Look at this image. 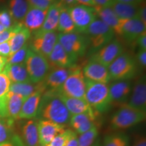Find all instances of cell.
Listing matches in <instances>:
<instances>
[{
  "label": "cell",
  "mask_w": 146,
  "mask_h": 146,
  "mask_svg": "<svg viewBox=\"0 0 146 146\" xmlns=\"http://www.w3.org/2000/svg\"><path fill=\"white\" fill-rule=\"evenodd\" d=\"M36 116L66 126L69 123L71 114L60 100L58 90L47 89L42 95Z\"/></svg>",
  "instance_id": "obj_1"
},
{
  "label": "cell",
  "mask_w": 146,
  "mask_h": 146,
  "mask_svg": "<svg viewBox=\"0 0 146 146\" xmlns=\"http://www.w3.org/2000/svg\"><path fill=\"white\" fill-rule=\"evenodd\" d=\"M85 100L96 113L107 112L111 108L109 86L107 84L89 81L85 78Z\"/></svg>",
  "instance_id": "obj_2"
},
{
  "label": "cell",
  "mask_w": 146,
  "mask_h": 146,
  "mask_svg": "<svg viewBox=\"0 0 146 146\" xmlns=\"http://www.w3.org/2000/svg\"><path fill=\"white\" fill-rule=\"evenodd\" d=\"M110 79L129 81L136 75L137 63L131 55L123 53L108 67Z\"/></svg>",
  "instance_id": "obj_3"
},
{
  "label": "cell",
  "mask_w": 146,
  "mask_h": 146,
  "mask_svg": "<svg viewBox=\"0 0 146 146\" xmlns=\"http://www.w3.org/2000/svg\"><path fill=\"white\" fill-rule=\"evenodd\" d=\"M146 113L125 105L113 115L110 127L113 130H123L141 123L145 120Z\"/></svg>",
  "instance_id": "obj_4"
},
{
  "label": "cell",
  "mask_w": 146,
  "mask_h": 146,
  "mask_svg": "<svg viewBox=\"0 0 146 146\" xmlns=\"http://www.w3.org/2000/svg\"><path fill=\"white\" fill-rule=\"evenodd\" d=\"M85 33L88 35L89 43L94 52L112 41L115 35L114 31L98 18L91 24Z\"/></svg>",
  "instance_id": "obj_5"
},
{
  "label": "cell",
  "mask_w": 146,
  "mask_h": 146,
  "mask_svg": "<svg viewBox=\"0 0 146 146\" xmlns=\"http://www.w3.org/2000/svg\"><path fill=\"white\" fill-rule=\"evenodd\" d=\"M58 41L74 62L78 58L84 56L89 44L88 39L78 33H59Z\"/></svg>",
  "instance_id": "obj_6"
},
{
  "label": "cell",
  "mask_w": 146,
  "mask_h": 146,
  "mask_svg": "<svg viewBox=\"0 0 146 146\" xmlns=\"http://www.w3.org/2000/svg\"><path fill=\"white\" fill-rule=\"evenodd\" d=\"M86 84L82 68L74 66L72 72L58 91L70 98L85 99Z\"/></svg>",
  "instance_id": "obj_7"
},
{
  "label": "cell",
  "mask_w": 146,
  "mask_h": 146,
  "mask_svg": "<svg viewBox=\"0 0 146 146\" xmlns=\"http://www.w3.org/2000/svg\"><path fill=\"white\" fill-rule=\"evenodd\" d=\"M25 65L30 81L34 84L39 83L44 81L50 70L48 60L33 52L30 48L25 61Z\"/></svg>",
  "instance_id": "obj_8"
},
{
  "label": "cell",
  "mask_w": 146,
  "mask_h": 146,
  "mask_svg": "<svg viewBox=\"0 0 146 146\" xmlns=\"http://www.w3.org/2000/svg\"><path fill=\"white\" fill-rule=\"evenodd\" d=\"M68 9L75 26L76 33H85L91 24L98 17L96 10L93 7L75 5Z\"/></svg>",
  "instance_id": "obj_9"
},
{
  "label": "cell",
  "mask_w": 146,
  "mask_h": 146,
  "mask_svg": "<svg viewBox=\"0 0 146 146\" xmlns=\"http://www.w3.org/2000/svg\"><path fill=\"white\" fill-rule=\"evenodd\" d=\"M33 39L29 48L33 52L41 55L45 58L49 57L58 41V34L56 32L33 33Z\"/></svg>",
  "instance_id": "obj_10"
},
{
  "label": "cell",
  "mask_w": 146,
  "mask_h": 146,
  "mask_svg": "<svg viewBox=\"0 0 146 146\" xmlns=\"http://www.w3.org/2000/svg\"><path fill=\"white\" fill-rule=\"evenodd\" d=\"M123 51L121 43L117 39H114L95 52L90 60L101 64L108 68L118 56L123 54Z\"/></svg>",
  "instance_id": "obj_11"
},
{
  "label": "cell",
  "mask_w": 146,
  "mask_h": 146,
  "mask_svg": "<svg viewBox=\"0 0 146 146\" xmlns=\"http://www.w3.org/2000/svg\"><path fill=\"white\" fill-rule=\"evenodd\" d=\"M132 86L129 81H116L109 87L110 99L112 106L120 108L127 105L129 100Z\"/></svg>",
  "instance_id": "obj_12"
},
{
  "label": "cell",
  "mask_w": 146,
  "mask_h": 146,
  "mask_svg": "<svg viewBox=\"0 0 146 146\" xmlns=\"http://www.w3.org/2000/svg\"><path fill=\"white\" fill-rule=\"evenodd\" d=\"M38 133L41 146H46L55 137L66 130V126L47 120H38Z\"/></svg>",
  "instance_id": "obj_13"
},
{
  "label": "cell",
  "mask_w": 146,
  "mask_h": 146,
  "mask_svg": "<svg viewBox=\"0 0 146 146\" xmlns=\"http://www.w3.org/2000/svg\"><path fill=\"white\" fill-rule=\"evenodd\" d=\"M128 106L142 112L146 111V80L143 75L137 80L133 85L132 94L129 98Z\"/></svg>",
  "instance_id": "obj_14"
},
{
  "label": "cell",
  "mask_w": 146,
  "mask_h": 146,
  "mask_svg": "<svg viewBox=\"0 0 146 146\" xmlns=\"http://www.w3.org/2000/svg\"><path fill=\"white\" fill-rule=\"evenodd\" d=\"M82 70L85 78L89 81L107 84L111 80L108 68L96 62L89 60Z\"/></svg>",
  "instance_id": "obj_15"
},
{
  "label": "cell",
  "mask_w": 146,
  "mask_h": 146,
  "mask_svg": "<svg viewBox=\"0 0 146 146\" xmlns=\"http://www.w3.org/2000/svg\"><path fill=\"white\" fill-rule=\"evenodd\" d=\"M146 26L139 18L130 20H121V36L128 42H133L145 32Z\"/></svg>",
  "instance_id": "obj_16"
},
{
  "label": "cell",
  "mask_w": 146,
  "mask_h": 146,
  "mask_svg": "<svg viewBox=\"0 0 146 146\" xmlns=\"http://www.w3.org/2000/svg\"><path fill=\"white\" fill-rule=\"evenodd\" d=\"M38 120L34 118L27 120L21 128L20 140L23 146H41L38 133Z\"/></svg>",
  "instance_id": "obj_17"
},
{
  "label": "cell",
  "mask_w": 146,
  "mask_h": 146,
  "mask_svg": "<svg viewBox=\"0 0 146 146\" xmlns=\"http://www.w3.org/2000/svg\"><path fill=\"white\" fill-rule=\"evenodd\" d=\"M45 91V89H39L27 98L20 112L19 119L30 120L36 117L42 95Z\"/></svg>",
  "instance_id": "obj_18"
},
{
  "label": "cell",
  "mask_w": 146,
  "mask_h": 146,
  "mask_svg": "<svg viewBox=\"0 0 146 146\" xmlns=\"http://www.w3.org/2000/svg\"><path fill=\"white\" fill-rule=\"evenodd\" d=\"M74 66L70 68H54L49 71L43 81L46 90H58L72 72Z\"/></svg>",
  "instance_id": "obj_19"
},
{
  "label": "cell",
  "mask_w": 146,
  "mask_h": 146,
  "mask_svg": "<svg viewBox=\"0 0 146 146\" xmlns=\"http://www.w3.org/2000/svg\"><path fill=\"white\" fill-rule=\"evenodd\" d=\"M96 113H83L71 116L69 123L76 134L81 135L96 126Z\"/></svg>",
  "instance_id": "obj_20"
},
{
  "label": "cell",
  "mask_w": 146,
  "mask_h": 146,
  "mask_svg": "<svg viewBox=\"0 0 146 146\" xmlns=\"http://www.w3.org/2000/svg\"><path fill=\"white\" fill-rule=\"evenodd\" d=\"M62 6L63 5L57 1L52 3L49 7L46 17L42 27L39 30L33 33H42L47 32H56L58 29L60 13Z\"/></svg>",
  "instance_id": "obj_21"
},
{
  "label": "cell",
  "mask_w": 146,
  "mask_h": 146,
  "mask_svg": "<svg viewBox=\"0 0 146 146\" xmlns=\"http://www.w3.org/2000/svg\"><path fill=\"white\" fill-rule=\"evenodd\" d=\"M47 60L53 68H70L74 66L75 63L58 41L55 45Z\"/></svg>",
  "instance_id": "obj_22"
},
{
  "label": "cell",
  "mask_w": 146,
  "mask_h": 146,
  "mask_svg": "<svg viewBox=\"0 0 146 146\" xmlns=\"http://www.w3.org/2000/svg\"><path fill=\"white\" fill-rule=\"evenodd\" d=\"M47 10L29 7V9L23 21V25L31 32H35L41 28L46 17Z\"/></svg>",
  "instance_id": "obj_23"
},
{
  "label": "cell",
  "mask_w": 146,
  "mask_h": 146,
  "mask_svg": "<svg viewBox=\"0 0 146 146\" xmlns=\"http://www.w3.org/2000/svg\"><path fill=\"white\" fill-rule=\"evenodd\" d=\"M94 8L99 19L110 27L115 35L121 36V20L118 18L111 7H94Z\"/></svg>",
  "instance_id": "obj_24"
},
{
  "label": "cell",
  "mask_w": 146,
  "mask_h": 146,
  "mask_svg": "<svg viewBox=\"0 0 146 146\" xmlns=\"http://www.w3.org/2000/svg\"><path fill=\"white\" fill-rule=\"evenodd\" d=\"M58 94H59L60 100L64 104L65 106L68 109L71 116L83 114V113L95 112L94 110L91 108V107L85 99L70 98V97H67L60 94L59 92H58Z\"/></svg>",
  "instance_id": "obj_25"
},
{
  "label": "cell",
  "mask_w": 146,
  "mask_h": 146,
  "mask_svg": "<svg viewBox=\"0 0 146 146\" xmlns=\"http://www.w3.org/2000/svg\"><path fill=\"white\" fill-rule=\"evenodd\" d=\"M10 78L11 83H31L27 70L25 63L10 64L7 63L3 72Z\"/></svg>",
  "instance_id": "obj_26"
},
{
  "label": "cell",
  "mask_w": 146,
  "mask_h": 146,
  "mask_svg": "<svg viewBox=\"0 0 146 146\" xmlns=\"http://www.w3.org/2000/svg\"><path fill=\"white\" fill-rule=\"evenodd\" d=\"M141 4H129L115 1L110 7L119 19L130 20L139 18V12Z\"/></svg>",
  "instance_id": "obj_27"
},
{
  "label": "cell",
  "mask_w": 146,
  "mask_h": 146,
  "mask_svg": "<svg viewBox=\"0 0 146 146\" xmlns=\"http://www.w3.org/2000/svg\"><path fill=\"white\" fill-rule=\"evenodd\" d=\"M27 98L9 91L6 96V109L8 118L15 121L19 119L22 107Z\"/></svg>",
  "instance_id": "obj_28"
},
{
  "label": "cell",
  "mask_w": 146,
  "mask_h": 146,
  "mask_svg": "<svg viewBox=\"0 0 146 146\" xmlns=\"http://www.w3.org/2000/svg\"><path fill=\"white\" fill-rule=\"evenodd\" d=\"M29 7L27 0H9L8 9L14 23H23Z\"/></svg>",
  "instance_id": "obj_29"
},
{
  "label": "cell",
  "mask_w": 146,
  "mask_h": 146,
  "mask_svg": "<svg viewBox=\"0 0 146 146\" xmlns=\"http://www.w3.org/2000/svg\"><path fill=\"white\" fill-rule=\"evenodd\" d=\"M41 89H45L46 90L43 81L37 84L32 83H11L10 91L27 98L36 91Z\"/></svg>",
  "instance_id": "obj_30"
},
{
  "label": "cell",
  "mask_w": 146,
  "mask_h": 146,
  "mask_svg": "<svg viewBox=\"0 0 146 146\" xmlns=\"http://www.w3.org/2000/svg\"><path fill=\"white\" fill-rule=\"evenodd\" d=\"M57 31L62 34L76 33L75 26L66 7L62 6L60 11Z\"/></svg>",
  "instance_id": "obj_31"
},
{
  "label": "cell",
  "mask_w": 146,
  "mask_h": 146,
  "mask_svg": "<svg viewBox=\"0 0 146 146\" xmlns=\"http://www.w3.org/2000/svg\"><path fill=\"white\" fill-rule=\"evenodd\" d=\"M31 32L29 29L25 28L23 25V27L9 40L11 55L17 52L26 44L29 38L31 37Z\"/></svg>",
  "instance_id": "obj_32"
},
{
  "label": "cell",
  "mask_w": 146,
  "mask_h": 146,
  "mask_svg": "<svg viewBox=\"0 0 146 146\" xmlns=\"http://www.w3.org/2000/svg\"><path fill=\"white\" fill-rule=\"evenodd\" d=\"M14 123V121L9 118H0V145L13 138Z\"/></svg>",
  "instance_id": "obj_33"
},
{
  "label": "cell",
  "mask_w": 146,
  "mask_h": 146,
  "mask_svg": "<svg viewBox=\"0 0 146 146\" xmlns=\"http://www.w3.org/2000/svg\"><path fill=\"white\" fill-rule=\"evenodd\" d=\"M103 146H129V138L125 133L118 132L107 135L104 137Z\"/></svg>",
  "instance_id": "obj_34"
},
{
  "label": "cell",
  "mask_w": 146,
  "mask_h": 146,
  "mask_svg": "<svg viewBox=\"0 0 146 146\" xmlns=\"http://www.w3.org/2000/svg\"><path fill=\"white\" fill-rule=\"evenodd\" d=\"M98 129L96 126L90 130L81 134L78 137V146H91L98 136Z\"/></svg>",
  "instance_id": "obj_35"
},
{
  "label": "cell",
  "mask_w": 146,
  "mask_h": 146,
  "mask_svg": "<svg viewBox=\"0 0 146 146\" xmlns=\"http://www.w3.org/2000/svg\"><path fill=\"white\" fill-rule=\"evenodd\" d=\"M29 50V45L26 43L22 48L7 58V63L10 64L25 63L27 54Z\"/></svg>",
  "instance_id": "obj_36"
},
{
  "label": "cell",
  "mask_w": 146,
  "mask_h": 146,
  "mask_svg": "<svg viewBox=\"0 0 146 146\" xmlns=\"http://www.w3.org/2000/svg\"><path fill=\"white\" fill-rule=\"evenodd\" d=\"M74 132L72 129H66L63 133L55 137L46 146H66L69 138Z\"/></svg>",
  "instance_id": "obj_37"
},
{
  "label": "cell",
  "mask_w": 146,
  "mask_h": 146,
  "mask_svg": "<svg viewBox=\"0 0 146 146\" xmlns=\"http://www.w3.org/2000/svg\"><path fill=\"white\" fill-rule=\"evenodd\" d=\"M23 27V23H15L10 29H5L3 31L0 33V44L9 41Z\"/></svg>",
  "instance_id": "obj_38"
},
{
  "label": "cell",
  "mask_w": 146,
  "mask_h": 146,
  "mask_svg": "<svg viewBox=\"0 0 146 146\" xmlns=\"http://www.w3.org/2000/svg\"><path fill=\"white\" fill-rule=\"evenodd\" d=\"M0 23L5 29H10L15 24L8 8H1L0 9Z\"/></svg>",
  "instance_id": "obj_39"
},
{
  "label": "cell",
  "mask_w": 146,
  "mask_h": 146,
  "mask_svg": "<svg viewBox=\"0 0 146 146\" xmlns=\"http://www.w3.org/2000/svg\"><path fill=\"white\" fill-rule=\"evenodd\" d=\"M11 81L5 73H0V99H4L10 91Z\"/></svg>",
  "instance_id": "obj_40"
},
{
  "label": "cell",
  "mask_w": 146,
  "mask_h": 146,
  "mask_svg": "<svg viewBox=\"0 0 146 146\" xmlns=\"http://www.w3.org/2000/svg\"><path fill=\"white\" fill-rule=\"evenodd\" d=\"M56 1L57 0H27L29 6L41 10H47L49 7Z\"/></svg>",
  "instance_id": "obj_41"
},
{
  "label": "cell",
  "mask_w": 146,
  "mask_h": 146,
  "mask_svg": "<svg viewBox=\"0 0 146 146\" xmlns=\"http://www.w3.org/2000/svg\"><path fill=\"white\" fill-rule=\"evenodd\" d=\"M10 55L11 49L9 41L1 43L0 44V56L4 58H8Z\"/></svg>",
  "instance_id": "obj_42"
},
{
  "label": "cell",
  "mask_w": 146,
  "mask_h": 146,
  "mask_svg": "<svg viewBox=\"0 0 146 146\" xmlns=\"http://www.w3.org/2000/svg\"><path fill=\"white\" fill-rule=\"evenodd\" d=\"M137 60L139 64L143 68L146 66V50H139L137 54Z\"/></svg>",
  "instance_id": "obj_43"
},
{
  "label": "cell",
  "mask_w": 146,
  "mask_h": 146,
  "mask_svg": "<svg viewBox=\"0 0 146 146\" xmlns=\"http://www.w3.org/2000/svg\"><path fill=\"white\" fill-rule=\"evenodd\" d=\"M132 146H146V138L143 135H136Z\"/></svg>",
  "instance_id": "obj_44"
},
{
  "label": "cell",
  "mask_w": 146,
  "mask_h": 146,
  "mask_svg": "<svg viewBox=\"0 0 146 146\" xmlns=\"http://www.w3.org/2000/svg\"><path fill=\"white\" fill-rule=\"evenodd\" d=\"M0 118H8L6 109V98L0 99Z\"/></svg>",
  "instance_id": "obj_45"
},
{
  "label": "cell",
  "mask_w": 146,
  "mask_h": 146,
  "mask_svg": "<svg viewBox=\"0 0 146 146\" xmlns=\"http://www.w3.org/2000/svg\"><path fill=\"white\" fill-rule=\"evenodd\" d=\"M135 41L139 47V50H146V31L139 36Z\"/></svg>",
  "instance_id": "obj_46"
},
{
  "label": "cell",
  "mask_w": 146,
  "mask_h": 146,
  "mask_svg": "<svg viewBox=\"0 0 146 146\" xmlns=\"http://www.w3.org/2000/svg\"><path fill=\"white\" fill-rule=\"evenodd\" d=\"M0 146H23L20 140L19 137L16 135H14L13 138L7 142H5L2 144H1Z\"/></svg>",
  "instance_id": "obj_47"
},
{
  "label": "cell",
  "mask_w": 146,
  "mask_h": 146,
  "mask_svg": "<svg viewBox=\"0 0 146 146\" xmlns=\"http://www.w3.org/2000/svg\"><path fill=\"white\" fill-rule=\"evenodd\" d=\"M139 18L140 19L144 25L146 26V8L145 3L140 5L139 12Z\"/></svg>",
  "instance_id": "obj_48"
},
{
  "label": "cell",
  "mask_w": 146,
  "mask_h": 146,
  "mask_svg": "<svg viewBox=\"0 0 146 146\" xmlns=\"http://www.w3.org/2000/svg\"><path fill=\"white\" fill-rule=\"evenodd\" d=\"M96 6L95 7H108L110 6L114 2L115 0H94Z\"/></svg>",
  "instance_id": "obj_49"
},
{
  "label": "cell",
  "mask_w": 146,
  "mask_h": 146,
  "mask_svg": "<svg viewBox=\"0 0 146 146\" xmlns=\"http://www.w3.org/2000/svg\"><path fill=\"white\" fill-rule=\"evenodd\" d=\"M66 146H78V136L75 132L73 133L69 138Z\"/></svg>",
  "instance_id": "obj_50"
},
{
  "label": "cell",
  "mask_w": 146,
  "mask_h": 146,
  "mask_svg": "<svg viewBox=\"0 0 146 146\" xmlns=\"http://www.w3.org/2000/svg\"><path fill=\"white\" fill-rule=\"evenodd\" d=\"M58 1H59L63 6L66 7L68 8L77 4L76 0H58Z\"/></svg>",
  "instance_id": "obj_51"
},
{
  "label": "cell",
  "mask_w": 146,
  "mask_h": 146,
  "mask_svg": "<svg viewBox=\"0 0 146 146\" xmlns=\"http://www.w3.org/2000/svg\"><path fill=\"white\" fill-rule=\"evenodd\" d=\"M76 3H79L80 5H86L89 7H93L94 8L96 6L94 0H76Z\"/></svg>",
  "instance_id": "obj_52"
},
{
  "label": "cell",
  "mask_w": 146,
  "mask_h": 146,
  "mask_svg": "<svg viewBox=\"0 0 146 146\" xmlns=\"http://www.w3.org/2000/svg\"><path fill=\"white\" fill-rule=\"evenodd\" d=\"M115 1H118V2L129 3V4L139 5L142 3L143 0H115Z\"/></svg>",
  "instance_id": "obj_53"
},
{
  "label": "cell",
  "mask_w": 146,
  "mask_h": 146,
  "mask_svg": "<svg viewBox=\"0 0 146 146\" xmlns=\"http://www.w3.org/2000/svg\"><path fill=\"white\" fill-rule=\"evenodd\" d=\"M7 64V58L2 57L0 56V73L3 72L5 66Z\"/></svg>",
  "instance_id": "obj_54"
},
{
  "label": "cell",
  "mask_w": 146,
  "mask_h": 146,
  "mask_svg": "<svg viewBox=\"0 0 146 146\" xmlns=\"http://www.w3.org/2000/svg\"><path fill=\"white\" fill-rule=\"evenodd\" d=\"M91 146H103V145H102V143H101V141H100V140L98 139V140H96V141L92 144V145Z\"/></svg>",
  "instance_id": "obj_55"
},
{
  "label": "cell",
  "mask_w": 146,
  "mask_h": 146,
  "mask_svg": "<svg viewBox=\"0 0 146 146\" xmlns=\"http://www.w3.org/2000/svg\"><path fill=\"white\" fill-rule=\"evenodd\" d=\"M5 30L4 27H3L2 25H1V23H0V33H1L2 31H3Z\"/></svg>",
  "instance_id": "obj_56"
}]
</instances>
